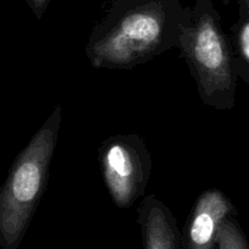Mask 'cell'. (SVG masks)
<instances>
[{"instance_id":"6da1fadb","label":"cell","mask_w":249,"mask_h":249,"mask_svg":"<svg viewBox=\"0 0 249 249\" xmlns=\"http://www.w3.org/2000/svg\"><path fill=\"white\" fill-rule=\"evenodd\" d=\"M186 21L165 0H143L98 25L86 55L95 69H133L178 48Z\"/></svg>"},{"instance_id":"7a4b0ae2","label":"cell","mask_w":249,"mask_h":249,"mask_svg":"<svg viewBox=\"0 0 249 249\" xmlns=\"http://www.w3.org/2000/svg\"><path fill=\"white\" fill-rule=\"evenodd\" d=\"M61 124V107L18 153L0 184V249H18L48 184Z\"/></svg>"},{"instance_id":"3957f363","label":"cell","mask_w":249,"mask_h":249,"mask_svg":"<svg viewBox=\"0 0 249 249\" xmlns=\"http://www.w3.org/2000/svg\"><path fill=\"white\" fill-rule=\"evenodd\" d=\"M178 49L197 85L200 100L213 109H233L238 78L234 55L214 9L200 5L187 18Z\"/></svg>"},{"instance_id":"277c9868","label":"cell","mask_w":249,"mask_h":249,"mask_svg":"<svg viewBox=\"0 0 249 249\" xmlns=\"http://www.w3.org/2000/svg\"><path fill=\"white\" fill-rule=\"evenodd\" d=\"M107 190L116 207L130 208L144 195L152 174V158L136 133L111 136L98 150Z\"/></svg>"},{"instance_id":"5b68a950","label":"cell","mask_w":249,"mask_h":249,"mask_svg":"<svg viewBox=\"0 0 249 249\" xmlns=\"http://www.w3.org/2000/svg\"><path fill=\"white\" fill-rule=\"evenodd\" d=\"M233 213V204L220 190L210 188L200 193L181 234L182 249H217L220 226Z\"/></svg>"},{"instance_id":"8992f818","label":"cell","mask_w":249,"mask_h":249,"mask_svg":"<svg viewBox=\"0 0 249 249\" xmlns=\"http://www.w3.org/2000/svg\"><path fill=\"white\" fill-rule=\"evenodd\" d=\"M143 249H182V237L170 208L148 195L137 208Z\"/></svg>"},{"instance_id":"52a82bcc","label":"cell","mask_w":249,"mask_h":249,"mask_svg":"<svg viewBox=\"0 0 249 249\" xmlns=\"http://www.w3.org/2000/svg\"><path fill=\"white\" fill-rule=\"evenodd\" d=\"M217 249H249L246 234L233 216L227 217L220 226Z\"/></svg>"},{"instance_id":"ba28073f","label":"cell","mask_w":249,"mask_h":249,"mask_svg":"<svg viewBox=\"0 0 249 249\" xmlns=\"http://www.w3.org/2000/svg\"><path fill=\"white\" fill-rule=\"evenodd\" d=\"M233 64H234V71H236L237 77H241L249 87V64L248 62L243 61L241 57H237V56H234Z\"/></svg>"},{"instance_id":"9c48e42d","label":"cell","mask_w":249,"mask_h":249,"mask_svg":"<svg viewBox=\"0 0 249 249\" xmlns=\"http://www.w3.org/2000/svg\"><path fill=\"white\" fill-rule=\"evenodd\" d=\"M30 5V8L32 9L33 14L36 15V18L38 20H40L43 16V14L45 13L48 8V4H49L50 0H26Z\"/></svg>"},{"instance_id":"30bf717a","label":"cell","mask_w":249,"mask_h":249,"mask_svg":"<svg viewBox=\"0 0 249 249\" xmlns=\"http://www.w3.org/2000/svg\"><path fill=\"white\" fill-rule=\"evenodd\" d=\"M244 18H249V0H239Z\"/></svg>"}]
</instances>
